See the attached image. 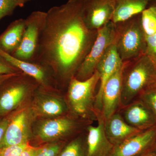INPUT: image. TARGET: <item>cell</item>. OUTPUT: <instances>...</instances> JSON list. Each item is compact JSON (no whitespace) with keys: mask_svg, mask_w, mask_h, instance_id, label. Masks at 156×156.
I'll return each mask as SVG.
<instances>
[{"mask_svg":"<svg viewBox=\"0 0 156 156\" xmlns=\"http://www.w3.org/2000/svg\"><path fill=\"white\" fill-rule=\"evenodd\" d=\"M17 7L18 5L14 0H0V20L12 14Z\"/></svg>","mask_w":156,"mask_h":156,"instance_id":"26","label":"cell"},{"mask_svg":"<svg viewBox=\"0 0 156 156\" xmlns=\"http://www.w3.org/2000/svg\"><path fill=\"white\" fill-rule=\"evenodd\" d=\"M114 12L112 21L114 23L122 22L133 16L141 14L147 9L151 0H112Z\"/></svg>","mask_w":156,"mask_h":156,"instance_id":"19","label":"cell"},{"mask_svg":"<svg viewBox=\"0 0 156 156\" xmlns=\"http://www.w3.org/2000/svg\"><path fill=\"white\" fill-rule=\"evenodd\" d=\"M126 107L124 119L130 126L143 131L156 125V117L142 101H134Z\"/></svg>","mask_w":156,"mask_h":156,"instance_id":"17","label":"cell"},{"mask_svg":"<svg viewBox=\"0 0 156 156\" xmlns=\"http://www.w3.org/2000/svg\"><path fill=\"white\" fill-rule=\"evenodd\" d=\"M115 36V27L110 21L98 30L97 36L90 52L78 69L75 77L85 80L94 74L98 62L108 48L114 44Z\"/></svg>","mask_w":156,"mask_h":156,"instance_id":"7","label":"cell"},{"mask_svg":"<svg viewBox=\"0 0 156 156\" xmlns=\"http://www.w3.org/2000/svg\"><path fill=\"white\" fill-rule=\"evenodd\" d=\"M123 62L121 103L126 107L156 87V64L146 54Z\"/></svg>","mask_w":156,"mask_h":156,"instance_id":"2","label":"cell"},{"mask_svg":"<svg viewBox=\"0 0 156 156\" xmlns=\"http://www.w3.org/2000/svg\"><path fill=\"white\" fill-rule=\"evenodd\" d=\"M149 7H153L156 11V0H151Z\"/></svg>","mask_w":156,"mask_h":156,"instance_id":"33","label":"cell"},{"mask_svg":"<svg viewBox=\"0 0 156 156\" xmlns=\"http://www.w3.org/2000/svg\"><path fill=\"white\" fill-rule=\"evenodd\" d=\"M58 156H83V145L81 140H73L60 151Z\"/></svg>","mask_w":156,"mask_h":156,"instance_id":"22","label":"cell"},{"mask_svg":"<svg viewBox=\"0 0 156 156\" xmlns=\"http://www.w3.org/2000/svg\"><path fill=\"white\" fill-rule=\"evenodd\" d=\"M0 55L14 67L33 78L40 87L47 90L53 89L55 85L53 77L46 68L35 62L23 61L15 58L9 53L0 50Z\"/></svg>","mask_w":156,"mask_h":156,"instance_id":"15","label":"cell"},{"mask_svg":"<svg viewBox=\"0 0 156 156\" xmlns=\"http://www.w3.org/2000/svg\"><path fill=\"white\" fill-rule=\"evenodd\" d=\"M83 0H69L47 12L34 62L46 68L55 85L68 86L90 52L98 30L87 28Z\"/></svg>","mask_w":156,"mask_h":156,"instance_id":"1","label":"cell"},{"mask_svg":"<svg viewBox=\"0 0 156 156\" xmlns=\"http://www.w3.org/2000/svg\"><path fill=\"white\" fill-rule=\"evenodd\" d=\"M9 115L3 119H0V144L5 136L9 124Z\"/></svg>","mask_w":156,"mask_h":156,"instance_id":"29","label":"cell"},{"mask_svg":"<svg viewBox=\"0 0 156 156\" xmlns=\"http://www.w3.org/2000/svg\"><path fill=\"white\" fill-rule=\"evenodd\" d=\"M26 27V20L20 18L11 23L0 35V50L12 54L19 47Z\"/></svg>","mask_w":156,"mask_h":156,"instance_id":"20","label":"cell"},{"mask_svg":"<svg viewBox=\"0 0 156 156\" xmlns=\"http://www.w3.org/2000/svg\"><path fill=\"white\" fill-rule=\"evenodd\" d=\"M98 125L88 128L87 156H108L113 148L105 133V120L101 112L97 110Z\"/></svg>","mask_w":156,"mask_h":156,"instance_id":"12","label":"cell"},{"mask_svg":"<svg viewBox=\"0 0 156 156\" xmlns=\"http://www.w3.org/2000/svg\"><path fill=\"white\" fill-rule=\"evenodd\" d=\"M156 139V125L115 146L108 156H137Z\"/></svg>","mask_w":156,"mask_h":156,"instance_id":"11","label":"cell"},{"mask_svg":"<svg viewBox=\"0 0 156 156\" xmlns=\"http://www.w3.org/2000/svg\"><path fill=\"white\" fill-rule=\"evenodd\" d=\"M18 5V7H23L24 6L26 3L29 2L30 0H14Z\"/></svg>","mask_w":156,"mask_h":156,"instance_id":"32","label":"cell"},{"mask_svg":"<svg viewBox=\"0 0 156 156\" xmlns=\"http://www.w3.org/2000/svg\"><path fill=\"white\" fill-rule=\"evenodd\" d=\"M114 12L112 0H83L84 21L89 30H98L111 21Z\"/></svg>","mask_w":156,"mask_h":156,"instance_id":"9","label":"cell"},{"mask_svg":"<svg viewBox=\"0 0 156 156\" xmlns=\"http://www.w3.org/2000/svg\"><path fill=\"white\" fill-rule=\"evenodd\" d=\"M34 116L31 109L21 107L9 115V124L0 148L29 142Z\"/></svg>","mask_w":156,"mask_h":156,"instance_id":"8","label":"cell"},{"mask_svg":"<svg viewBox=\"0 0 156 156\" xmlns=\"http://www.w3.org/2000/svg\"><path fill=\"white\" fill-rule=\"evenodd\" d=\"M123 63L115 45L114 43L112 44L98 62L96 68L100 76V86L95 96V107L96 110L101 111V97L107 81Z\"/></svg>","mask_w":156,"mask_h":156,"instance_id":"14","label":"cell"},{"mask_svg":"<svg viewBox=\"0 0 156 156\" xmlns=\"http://www.w3.org/2000/svg\"><path fill=\"white\" fill-rule=\"evenodd\" d=\"M137 156H156V154L154 153H149L141 155H138Z\"/></svg>","mask_w":156,"mask_h":156,"instance_id":"34","label":"cell"},{"mask_svg":"<svg viewBox=\"0 0 156 156\" xmlns=\"http://www.w3.org/2000/svg\"><path fill=\"white\" fill-rule=\"evenodd\" d=\"M124 63L107 81L101 97V114L105 120L116 113L121 103Z\"/></svg>","mask_w":156,"mask_h":156,"instance_id":"10","label":"cell"},{"mask_svg":"<svg viewBox=\"0 0 156 156\" xmlns=\"http://www.w3.org/2000/svg\"><path fill=\"white\" fill-rule=\"evenodd\" d=\"M141 22L146 37L156 33V11L149 7L141 13Z\"/></svg>","mask_w":156,"mask_h":156,"instance_id":"21","label":"cell"},{"mask_svg":"<svg viewBox=\"0 0 156 156\" xmlns=\"http://www.w3.org/2000/svg\"><path fill=\"white\" fill-rule=\"evenodd\" d=\"M77 126L74 120L61 116L43 121L37 128V134L42 141L50 142L69 135Z\"/></svg>","mask_w":156,"mask_h":156,"instance_id":"13","label":"cell"},{"mask_svg":"<svg viewBox=\"0 0 156 156\" xmlns=\"http://www.w3.org/2000/svg\"><path fill=\"white\" fill-rule=\"evenodd\" d=\"M146 105L156 117V87L144 92L139 98Z\"/></svg>","mask_w":156,"mask_h":156,"instance_id":"23","label":"cell"},{"mask_svg":"<svg viewBox=\"0 0 156 156\" xmlns=\"http://www.w3.org/2000/svg\"><path fill=\"white\" fill-rule=\"evenodd\" d=\"M105 131L108 138L114 146L142 131L129 125L117 113L105 120Z\"/></svg>","mask_w":156,"mask_h":156,"instance_id":"18","label":"cell"},{"mask_svg":"<svg viewBox=\"0 0 156 156\" xmlns=\"http://www.w3.org/2000/svg\"><path fill=\"white\" fill-rule=\"evenodd\" d=\"M39 148L29 145L23 151L20 156H36Z\"/></svg>","mask_w":156,"mask_h":156,"instance_id":"30","label":"cell"},{"mask_svg":"<svg viewBox=\"0 0 156 156\" xmlns=\"http://www.w3.org/2000/svg\"><path fill=\"white\" fill-rule=\"evenodd\" d=\"M47 12L35 11L26 20V27L21 43L11 54L23 61L34 62L41 34L44 27Z\"/></svg>","mask_w":156,"mask_h":156,"instance_id":"6","label":"cell"},{"mask_svg":"<svg viewBox=\"0 0 156 156\" xmlns=\"http://www.w3.org/2000/svg\"><path fill=\"white\" fill-rule=\"evenodd\" d=\"M17 74L18 73L13 74L1 75H0V84L2 83L4 81L7 80V79H9V78Z\"/></svg>","mask_w":156,"mask_h":156,"instance_id":"31","label":"cell"},{"mask_svg":"<svg viewBox=\"0 0 156 156\" xmlns=\"http://www.w3.org/2000/svg\"><path fill=\"white\" fill-rule=\"evenodd\" d=\"M97 70L90 77L80 80L73 77L68 86V97L69 106L74 113L86 118L93 116L96 118L95 107V89L100 80Z\"/></svg>","mask_w":156,"mask_h":156,"instance_id":"5","label":"cell"},{"mask_svg":"<svg viewBox=\"0 0 156 156\" xmlns=\"http://www.w3.org/2000/svg\"><path fill=\"white\" fill-rule=\"evenodd\" d=\"M39 86L33 78L21 72L0 84V119L11 114L22 106Z\"/></svg>","mask_w":156,"mask_h":156,"instance_id":"4","label":"cell"},{"mask_svg":"<svg viewBox=\"0 0 156 156\" xmlns=\"http://www.w3.org/2000/svg\"><path fill=\"white\" fill-rule=\"evenodd\" d=\"M61 149V144H50L40 147L36 156H58Z\"/></svg>","mask_w":156,"mask_h":156,"instance_id":"25","label":"cell"},{"mask_svg":"<svg viewBox=\"0 0 156 156\" xmlns=\"http://www.w3.org/2000/svg\"><path fill=\"white\" fill-rule=\"evenodd\" d=\"M21 72L0 55V75L19 73Z\"/></svg>","mask_w":156,"mask_h":156,"instance_id":"28","label":"cell"},{"mask_svg":"<svg viewBox=\"0 0 156 156\" xmlns=\"http://www.w3.org/2000/svg\"><path fill=\"white\" fill-rule=\"evenodd\" d=\"M115 24L114 44L122 61H128L146 54V39L141 14Z\"/></svg>","mask_w":156,"mask_h":156,"instance_id":"3","label":"cell"},{"mask_svg":"<svg viewBox=\"0 0 156 156\" xmlns=\"http://www.w3.org/2000/svg\"><path fill=\"white\" fill-rule=\"evenodd\" d=\"M147 50L146 54L156 64V33L152 35L146 37Z\"/></svg>","mask_w":156,"mask_h":156,"instance_id":"27","label":"cell"},{"mask_svg":"<svg viewBox=\"0 0 156 156\" xmlns=\"http://www.w3.org/2000/svg\"><path fill=\"white\" fill-rule=\"evenodd\" d=\"M29 145L28 142L0 148V156H20Z\"/></svg>","mask_w":156,"mask_h":156,"instance_id":"24","label":"cell"},{"mask_svg":"<svg viewBox=\"0 0 156 156\" xmlns=\"http://www.w3.org/2000/svg\"><path fill=\"white\" fill-rule=\"evenodd\" d=\"M36 99L31 108L34 115L56 118L66 112V105L62 99L46 93V89L39 86Z\"/></svg>","mask_w":156,"mask_h":156,"instance_id":"16","label":"cell"}]
</instances>
